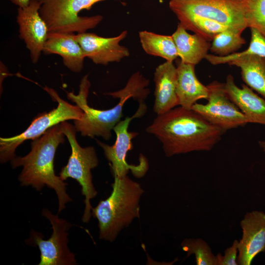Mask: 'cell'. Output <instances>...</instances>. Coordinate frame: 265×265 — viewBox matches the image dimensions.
<instances>
[{"instance_id": "6da1fadb", "label": "cell", "mask_w": 265, "mask_h": 265, "mask_svg": "<svg viewBox=\"0 0 265 265\" xmlns=\"http://www.w3.org/2000/svg\"><path fill=\"white\" fill-rule=\"evenodd\" d=\"M146 131L160 141L167 157L211 151L226 132L193 109L181 106L157 115Z\"/></svg>"}, {"instance_id": "7a4b0ae2", "label": "cell", "mask_w": 265, "mask_h": 265, "mask_svg": "<svg viewBox=\"0 0 265 265\" xmlns=\"http://www.w3.org/2000/svg\"><path fill=\"white\" fill-rule=\"evenodd\" d=\"M65 135L60 124L48 130L40 137L32 140L30 151L24 157L16 156L11 160L13 168L23 166L18 177L22 186H31L41 190L45 186L55 190L58 200V212L72 199L66 192L67 184L55 174L54 158L58 145L63 143Z\"/></svg>"}, {"instance_id": "3957f363", "label": "cell", "mask_w": 265, "mask_h": 265, "mask_svg": "<svg viewBox=\"0 0 265 265\" xmlns=\"http://www.w3.org/2000/svg\"><path fill=\"white\" fill-rule=\"evenodd\" d=\"M114 178L110 195L91 210L98 221L100 239L110 242L139 217V202L144 193L140 185L127 175Z\"/></svg>"}, {"instance_id": "277c9868", "label": "cell", "mask_w": 265, "mask_h": 265, "mask_svg": "<svg viewBox=\"0 0 265 265\" xmlns=\"http://www.w3.org/2000/svg\"><path fill=\"white\" fill-rule=\"evenodd\" d=\"M88 76L86 75L81 79L78 94L73 92H67L68 99L75 103L83 112L81 119L74 120V126L77 132H80L83 136L92 138L100 136L108 140L111 136V131L122 118L125 103L129 99H133L134 96L130 90L124 87L116 92L106 93L114 98L120 99L118 103L113 107L106 110L91 107L87 103L90 87Z\"/></svg>"}, {"instance_id": "5b68a950", "label": "cell", "mask_w": 265, "mask_h": 265, "mask_svg": "<svg viewBox=\"0 0 265 265\" xmlns=\"http://www.w3.org/2000/svg\"><path fill=\"white\" fill-rule=\"evenodd\" d=\"M60 125L70 144L72 152L67 164L59 173V177L63 181L69 178L75 179L81 186V193L85 197L82 220L83 222L87 223L92 215L90 200L97 194L92 181L91 170L98 166V158L94 147H82L79 145L76 139L77 131L74 125L67 121L61 122Z\"/></svg>"}, {"instance_id": "8992f818", "label": "cell", "mask_w": 265, "mask_h": 265, "mask_svg": "<svg viewBox=\"0 0 265 265\" xmlns=\"http://www.w3.org/2000/svg\"><path fill=\"white\" fill-rule=\"evenodd\" d=\"M169 5L178 19L205 18L241 33L248 27L246 0H171Z\"/></svg>"}, {"instance_id": "52a82bcc", "label": "cell", "mask_w": 265, "mask_h": 265, "mask_svg": "<svg viewBox=\"0 0 265 265\" xmlns=\"http://www.w3.org/2000/svg\"><path fill=\"white\" fill-rule=\"evenodd\" d=\"M44 90L57 106L48 112L39 114L31 122L29 127L21 133L10 137L0 138V160L1 163L11 160L16 156V148L25 141L34 140L43 135L52 127L69 120H79L83 115L82 110L78 106L72 105L61 98L53 88L45 86Z\"/></svg>"}, {"instance_id": "ba28073f", "label": "cell", "mask_w": 265, "mask_h": 265, "mask_svg": "<svg viewBox=\"0 0 265 265\" xmlns=\"http://www.w3.org/2000/svg\"><path fill=\"white\" fill-rule=\"evenodd\" d=\"M39 12L50 32L80 33L96 27L103 17L97 15L80 16L83 10H89L96 3L104 0H38Z\"/></svg>"}, {"instance_id": "9c48e42d", "label": "cell", "mask_w": 265, "mask_h": 265, "mask_svg": "<svg viewBox=\"0 0 265 265\" xmlns=\"http://www.w3.org/2000/svg\"><path fill=\"white\" fill-rule=\"evenodd\" d=\"M147 109L144 102L139 103L137 110L132 116L127 117L115 125L113 130L116 137L113 145H109L99 140L96 141L109 162L114 177L126 176L131 171L135 177L140 178L144 176L148 170V161L142 154L139 156L138 164H129L126 161L127 153L133 148L132 139L138 134L137 132L128 131L130 123L133 119L144 115Z\"/></svg>"}, {"instance_id": "30bf717a", "label": "cell", "mask_w": 265, "mask_h": 265, "mask_svg": "<svg viewBox=\"0 0 265 265\" xmlns=\"http://www.w3.org/2000/svg\"><path fill=\"white\" fill-rule=\"evenodd\" d=\"M42 215L50 222L53 229L51 237L43 239V235L32 231L30 237L25 241L27 244L37 246L40 251V261L38 265H74L77 264L75 255L68 247V230L72 224L59 218L47 209H44Z\"/></svg>"}, {"instance_id": "8fae6325", "label": "cell", "mask_w": 265, "mask_h": 265, "mask_svg": "<svg viewBox=\"0 0 265 265\" xmlns=\"http://www.w3.org/2000/svg\"><path fill=\"white\" fill-rule=\"evenodd\" d=\"M207 86L209 90L207 103H196L192 109L225 132L248 124L244 115L227 95L224 83L213 81Z\"/></svg>"}, {"instance_id": "7c38bea8", "label": "cell", "mask_w": 265, "mask_h": 265, "mask_svg": "<svg viewBox=\"0 0 265 265\" xmlns=\"http://www.w3.org/2000/svg\"><path fill=\"white\" fill-rule=\"evenodd\" d=\"M40 3L31 0L26 7H18L17 22L19 37L28 50L33 63H36L43 52L49 33L47 24L40 14Z\"/></svg>"}, {"instance_id": "4fadbf2b", "label": "cell", "mask_w": 265, "mask_h": 265, "mask_svg": "<svg viewBox=\"0 0 265 265\" xmlns=\"http://www.w3.org/2000/svg\"><path fill=\"white\" fill-rule=\"evenodd\" d=\"M128 34L127 30L113 37H104L93 33L83 32L76 34L86 57L96 64L106 65L119 62L130 55L128 48L119 43Z\"/></svg>"}, {"instance_id": "5bb4252c", "label": "cell", "mask_w": 265, "mask_h": 265, "mask_svg": "<svg viewBox=\"0 0 265 265\" xmlns=\"http://www.w3.org/2000/svg\"><path fill=\"white\" fill-rule=\"evenodd\" d=\"M240 225L242 237L238 240L237 263L250 265L257 255L265 251V212H246Z\"/></svg>"}, {"instance_id": "9a60e30c", "label": "cell", "mask_w": 265, "mask_h": 265, "mask_svg": "<svg viewBox=\"0 0 265 265\" xmlns=\"http://www.w3.org/2000/svg\"><path fill=\"white\" fill-rule=\"evenodd\" d=\"M224 86L227 95L244 115L248 123H257L265 127L264 99L246 84L238 87L231 74L227 76Z\"/></svg>"}, {"instance_id": "2e32d148", "label": "cell", "mask_w": 265, "mask_h": 265, "mask_svg": "<svg viewBox=\"0 0 265 265\" xmlns=\"http://www.w3.org/2000/svg\"><path fill=\"white\" fill-rule=\"evenodd\" d=\"M43 52L60 55L64 66L75 73L81 71L86 57L74 33L50 32Z\"/></svg>"}, {"instance_id": "e0dca14e", "label": "cell", "mask_w": 265, "mask_h": 265, "mask_svg": "<svg viewBox=\"0 0 265 265\" xmlns=\"http://www.w3.org/2000/svg\"><path fill=\"white\" fill-rule=\"evenodd\" d=\"M155 101L153 110L162 114L179 105L176 93V67L173 61L159 65L154 73Z\"/></svg>"}, {"instance_id": "ac0fdd59", "label": "cell", "mask_w": 265, "mask_h": 265, "mask_svg": "<svg viewBox=\"0 0 265 265\" xmlns=\"http://www.w3.org/2000/svg\"><path fill=\"white\" fill-rule=\"evenodd\" d=\"M194 65L181 61L176 67V93L179 106L191 109L200 99H207L209 90L197 79Z\"/></svg>"}, {"instance_id": "d6986e66", "label": "cell", "mask_w": 265, "mask_h": 265, "mask_svg": "<svg viewBox=\"0 0 265 265\" xmlns=\"http://www.w3.org/2000/svg\"><path fill=\"white\" fill-rule=\"evenodd\" d=\"M172 36L183 62L196 65L208 54L211 47L208 41L199 34L188 33L180 23Z\"/></svg>"}, {"instance_id": "ffe728a7", "label": "cell", "mask_w": 265, "mask_h": 265, "mask_svg": "<svg viewBox=\"0 0 265 265\" xmlns=\"http://www.w3.org/2000/svg\"><path fill=\"white\" fill-rule=\"evenodd\" d=\"M228 64L240 68L245 84L265 98V58L246 54L230 60Z\"/></svg>"}, {"instance_id": "44dd1931", "label": "cell", "mask_w": 265, "mask_h": 265, "mask_svg": "<svg viewBox=\"0 0 265 265\" xmlns=\"http://www.w3.org/2000/svg\"><path fill=\"white\" fill-rule=\"evenodd\" d=\"M141 46L148 54L173 61L178 57L177 48L172 35L158 34L148 31L139 32Z\"/></svg>"}, {"instance_id": "7402d4cb", "label": "cell", "mask_w": 265, "mask_h": 265, "mask_svg": "<svg viewBox=\"0 0 265 265\" xmlns=\"http://www.w3.org/2000/svg\"><path fill=\"white\" fill-rule=\"evenodd\" d=\"M245 43L241 33L227 29L214 36L210 50L216 55L224 56L235 53Z\"/></svg>"}, {"instance_id": "603a6c76", "label": "cell", "mask_w": 265, "mask_h": 265, "mask_svg": "<svg viewBox=\"0 0 265 265\" xmlns=\"http://www.w3.org/2000/svg\"><path fill=\"white\" fill-rule=\"evenodd\" d=\"M250 42L245 51L224 56L208 54L205 59L212 65H218L228 63L234 58L246 54L257 55L265 58V36L255 28H250Z\"/></svg>"}, {"instance_id": "cb8c5ba5", "label": "cell", "mask_w": 265, "mask_h": 265, "mask_svg": "<svg viewBox=\"0 0 265 265\" xmlns=\"http://www.w3.org/2000/svg\"><path fill=\"white\" fill-rule=\"evenodd\" d=\"M180 23L186 29L199 34L207 40H212L217 33L227 29V26L213 20L198 17L178 18Z\"/></svg>"}, {"instance_id": "d4e9b609", "label": "cell", "mask_w": 265, "mask_h": 265, "mask_svg": "<svg viewBox=\"0 0 265 265\" xmlns=\"http://www.w3.org/2000/svg\"><path fill=\"white\" fill-rule=\"evenodd\" d=\"M187 257L194 255L197 265H215L216 256L209 244L201 238H185L181 244Z\"/></svg>"}, {"instance_id": "484cf974", "label": "cell", "mask_w": 265, "mask_h": 265, "mask_svg": "<svg viewBox=\"0 0 265 265\" xmlns=\"http://www.w3.org/2000/svg\"><path fill=\"white\" fill-rule=\"evenodd\" d=\"M248 27L257 29L265 36V0H246Z\"/></svg>"}, {"instance_id": "4316f807", "label": "cell", "mask_w": 265, "mask_h": 265, "mask_svg": "<svg viewBox=\"0 0 265 265\" xmlns=\"http://www.w3.org/2000/svg\"><path fill=\"white\" fill-rule=\"evenodd\" d=\"M238 240L235 239L232 245L227 248L222 255L218 253L216 256L215 265H237Z\"/></svg>"}, {"instance_id": "83f0119b", "label": "cell", "mask_w": 265, "mask_h": 265, "mask_svg": "<svg viewBox=\"0 0 265 265\" xmlns=\"http://www.w3.org/2000/svg\"><path fill=\"white\" fill-rule=\"evenodd\" d=\"M19 7H26L29 4L31 0H8Z\"/></svg>"}, {"instance_id": "f1b7e54d", "label": "cell", "mask_w": 265, "mask_h": 265, "mask_svg": "<svg viewBox=\"0 0 265 265\" xmlns=\"http://www.w3.org/2000/svg\"><path fill=\"white\" fill-rule=\"evenodd\" d=\"M258 145L261 149L265 154V140H259L258 141Z\"/></svg>"}]
</instances>
